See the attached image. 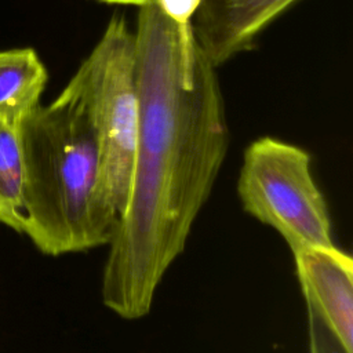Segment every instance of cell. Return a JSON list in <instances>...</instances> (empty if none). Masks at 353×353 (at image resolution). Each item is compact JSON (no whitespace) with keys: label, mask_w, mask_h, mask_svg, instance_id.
<instances>
[{"label":"cell","mask_w":353,"mask_h":353,"mask_svg":"<svg viewBox=\"0 0 353 353\" xmlns=\"http://www.w3.org/2000/svg\"><path fill=\"white\" fill-rule=\"evenodd\" d=\"M135 37L138 142L127 207L117 219L101 279L102 303L124 320L145 317L183 252L229 146L216 68L192 23L141 7Z\"/></svg>","instance_id":"cell-1"},{"label":"cell","mask_w":353,"mask_h":353,"mask_svg":"<svg viewBox=\"0 0 353 353\" xmlns=\"http://www.w3.org/2000/svg\"><path fill=\"white\" fill-rule=\"evenodd\" d=\"M23 165V229L51 256L108 245L116 219L98 199V160L85 103L68 83L18 124Z\"/></svg>","instance_id":"cell-2"},{"label":"cell","mask_w":353,"mask_h":353,"mask_svg":"<svg viewBox=\"0 0 353 353\" xmlns=\"http://www.w3.org/2000/svg\"><path fill=\"white\" fill-rule=\"evenodd\" d=\"M69 83L81 95L95 137L98 199L117 219L123 215L138 142L135 37L124 17H113Z\"/></svg>","instance_id":"cell-3"},{"label":"cell","mask_w":353,"mask_h":353,"mask_svg":"<svg viewBox=\"0 0 353 353\" xmlns=\"http://www.w3.org/2000/svg\"><path fill=\"white\" fill-rule=\"evenodd\" d=\"M237 196L243 210L274 229L292 254L334 245L327 201L305 149L273 137L252 141L243 154Z\"/></svg>","instance_id":"cell-4"},{"label":"cell","mask_w":353,"mask_h":353,"mask_svg":"<svg viewBox=\"0 0 353 353\" xmlns=\"http://www.w3.org/2000/svg\"><path fill=\"white\" fill-rule=\"evenodd\" d=\"M296 1L201 0L192 32L205 58L218 68L250 50L261 32Z\"/></svg>","instance_id":"cell-5"},{"label":"cell","mask_w":353,"mask_h":353,"mask_svg":"<svg viewBox=\"0 0 353 353\" xmlns=\"http://www.w3.org/2000/svg\"><path fill=\"white\" fill-rule=\"evenodd\" d=\"M306 301L323 323L353 353V261L335 244L292 254Z\"/></svg>","instance_id":"cell-6"},{"label":"cell","mask_w":353,"mask_h":353,"mask_svg":"<svg viewBox=\"0 0 353 353\" xmlns=\"http://www.w3.org/2000/svg\"><path fill=\"white\" fill-rule=\"evenodd\" d=\"M48 73L33 48L0 51V120L17 125L40 105Z\"/></svg>","instance_id":"cell-7"},{"label":"cell","mask_w":353,"mask_h":353,"mask_svg":"<svg viewBox=\"0 0 353 353\" xmlns=\"http://www.w3.org/2000/svg\"><path fill=\"white\" fill-rule=\"evenodd\" d=\"M0 223L22 233L23 165L18 127L0 120Z\"/></svg>","instance_id":"cell-8"},{"label":"cell","mask_w":353,"mask_h":353,"mask_svg":"<svg viewBox=\"0 0 353 353\" xmlns=\"http://www.w3.org/2000/svg\"><path fill=\"white\" fill-rule=\"evenodd\" d=\"M307 312V332L310 353H347L338 338L323 323L316 312L306 305Z\"/></svg>","instance_id":"cell-9"},{"label":"cell","mask_w":353,"mask_h":353,"mask_svg":"<svg viewBox=\"0 0 353 353\" xmlns=\"http://www.w3.org/2000/svg\"><path fill=\"white\" fill-rule=\"evenodd\" d=\"M201 0H156L163 14L178 23H190Z\"/></svg>","instance_id":"cell-10"},{"label":"cell","mask_w":353,"mask_h":353,"mask_svg":"<svg viewBox=\"0 0 353 353\" xmlns=\"http://www.w3.org/2000/svg\"><path fill=\"white\" fill-rule=\"evenodd\" d=\"M106 4H119V6H137L138 8L146 6H156V0H97Z\"/></svg>","instance_id":"cell-11"}]
</instances>
